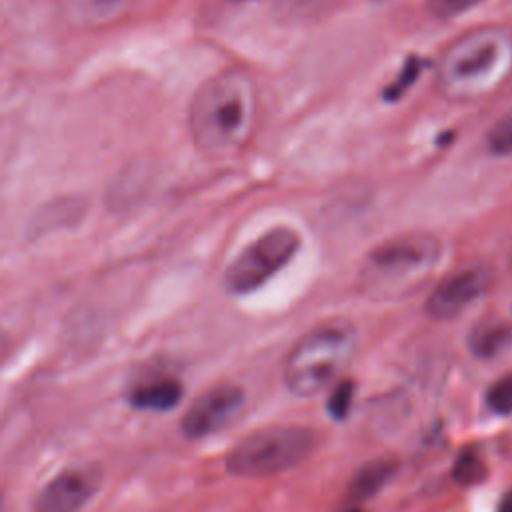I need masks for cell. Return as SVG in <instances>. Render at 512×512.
<instances>
[{
    "mask_svg": "<svg viewBox=\"0 0 512 512\" xmlns=\"http://www.w3.org/2000/svg\"><path fill=\"white\" fill-rule=\"evenodd\" d=\"M492 270L476 264L446 276L428 296L426 312L436 320H450L480 300L492 286Z\"/></svg>",
    "mask_w": 512,
    "mask_h": 512,
    "instance_id": "obj_7",
    "label": "cell"
},
{
    "mask_svg": "<svg viewBox=\"0 0 512 512\" xmlns=\"http://www.w3.org/2000/svg\"><path fill=\"white\" fill-rule=\"evenodd\" d=\"M498 512H512V490L506 492L498 504Z\"/></svg>",
    "mask_w": 512,
    "mask_h": 512,
    "instance_id": "obj_19",
    "label": "cell"
},
{
    "mask_svg": "<svg viewBox=\"0 0 512 512\" xmlns=\"http://www.w3.org/2000/svg\"><path fill=\"white\" fill-rule=\"evenodd\" d=\"M482 2L484 0H426V6L436 18L448 20V18H456L470 12Z\"/></svg>",
    "mask_w": 512,
    "mask_h": 512,
    "instance_id": "obj_17",
    "label": "cell"
},
{
    "mask_svg": "<svg viewBox=\"0 0 512 512\" xmlns=\"http://www.w3.org/2000/svg\"><path fill=\"white\" fill-rule=\"evenodd\" d=\"M300 236L292 228H272L248 244L228 266L224 284L232 294H248L280 272L298 252Z\"/></svg>",
    "mask_w": 512,
    "mask_h": 512,
    "instance_id": "obj_6",
    "label": "cell"
},
{
    "mask_svg": "<svg viewBox=\"0 0 512 512\" xmlns=\"http://www.w3.org/2000/svg\"><path fill=\"white\" fill-rule=\"evenodd\" d=\"M396 466L398 464L392 458H378V460L366 462L352 476V480L348 484V492H346L348 498L352 502L368 500L370 496H374L376 492H380L388 484V480L396 472Z\"/></svg>",
    "mask_w": 512,
    "mask_h": 512,
    "instance_id": "obj_11",
    "label": "cell"
},
{
    "mask_svg": "<svg viewBox=\"0 0 512 512\" xmlns=\"http://www.w3.org/2000/svg\"><path fill=\"white\" fill-rule=\"evenodd\" d=\"M356 334L346 324H324L302 336L284 364V382L298 396L318 394L350 360Z\"/></svg>",
    "mask_w": 512,
    "mask_h": 512,
    "instance_id": "obj_4",
    "label": "cell"
},
{
    "mask_svg": "<svg viewBox=\"0 0 512 512\" xmlns=\"http://www.w3.org/2000/svg\"><path fill=\"white\" fill-rule=\"evenodd\" d=\"M510 340V328L504 324H484L470 334V348L474 354L490 358L498 354Z\"/></svg>",
    "mask_w": 512,
    "mask_h": 512,
    "instance_id": "obj_12",
    "label": "cell"
},
{
    "mask_svg": "<svg viewBox=\"0 0 512 512\" xmlns=\"http://www.w3.org/2000/svg\"><path fill=\"white\" fill-rule=\"evenodd\" d=\"M316 436L304 426H270L240 440L226 458V468L242 478H266L306 460Z\"/></svg>",
    "mask_w": 512,
    "mask_h": 512,
    "instance_id": "obj_5",
    "label": "cell"
},
{
    "mask_svg": "<svg viewBox=\"0 0 512 512\" xmlns=\"http://www.w3.org/2000/svg\"><path fill=\"white\" fill-rule=\"evenodd\" d=\"M416 72H418V60H414V58H410L408 62H406V66H404V70H402V74L398 76V80L396 82H392L390 86H388V90H386V96H388V100H394V98H398L410 84H412V80H414V76H416Z\"/></svg>",
    "mask_w": 512,
    "mask_h": 512,
    "instance_id": "obj_18",
    "label": "cell"
},
{
    "mask_svg": "<svg viewBox=\"0 0 512 512\" xmlns=\"http://www.w3.org/2000/svg\"><path fill=\"white\" fill-rule=\"evenodd\" d=\"M486 144L496 156L512 154V110L498 118V122L488 130Z\"/></svg>",
    "mask_w": 512,
    "mask_h": 512,
    "instance_id": "obj_14",
    "label": "cell"
},
{
    "mask_svg": "<svg viewBox=\"0 0 512 512\" xmlns=\"http://www.w3.org/2000/svg\"><path fill=\"white\" fill-rule=\"evenodd\" d=\"M182 398V384L174 378H160L136 386L128 400L138 410L164 412L174 408Z\"/></svg>",
    "mask_w": 512,
    "mask_h": 512,
    "instance_id": "obj_10",
    "label": "cell"
},
{
    "mask_svg": "<svg viewBox=\"0 0 512 512\" xmlns=\"http://www.w3.org/2000/svg\"><path fill=\"white\" fill-rule=\"evenodd\" d=\"M512 72V36L482 26L456 38L442 54L438 90L450 100H476L496 90Z\"/></svg>",
    "mask_w": 512,
    "mask_h": 512,
    "instance_id": "obj_2",
    "label": "cell"
},
{
    "mask_svg": "<svg viewBox=\"0 0 512 512\" xmlns=\"http://www.w3.org/2000/svg\"><path fill=\"white\" fill-rule=\"evenodd\" d=\"M352 512H358V510H352Z\"/></svg>",
    "mask_w": 512,
    "mask_h": 512,
    "instance_id": "obj_22",
    "label": "cell"
},
{
    "mask_svg": "<svg viewBox=\"0 0 512 512\" xmlns=\"http://www.w3.org/2000/svg\"><path fill=\"white\" fill-rule=\"evenodd\" d=\"M452 476L458 484L462 486H472V484H480L486 478V466L480 460V456L472 450H464L452 468Z\"/></svg>",
    "mask_w": 512,
    "mask_h": 512,
    "instance_id": "obj_13",
    "label": "cell"
},
{
    "mask_svg": "<svg viewBox=\"0 0 512 512\" xmlns=\"http://www.w3.org/2000/svg\"><path fill=\"white\" fill-rule=\"evenodd\" d=\"M2 508H4V500H2V494H0V512H2Z\"/></svg>",
    "mask_w": 512,
    "mask_h": 512,
    "instance_id": "obj_20",
    "label": "cell"
},
{
    "mask_svg": "<svg viewBox=\"0 0 512 512\" xmlns=\"http://www.w3.org/2000/svg\"><path fill=\"white\" fill-rule=\"evenodd\" d=\"M100 486L94 466H76L54 476L34 498V512H80Z\"/></svg>",
    "mask_w": 512,
    "mask_h": 512,
    "instance_id": "obj_9",
    "label": "cell"
},
{
    "mask_svg": "<svg viewBox=\"0 0 512 512\" xmlns=\"http://www.w3.org/2000/svg\"><path fill=\"white\" fill-rule=\"evenodd\" d=\"M440 256L442 242L434 234H400L370 250L360 278L374 294L410 292L430 276Z\"/></svg>",
    "mask_w": 512,
    "mask_h": 512,
    "instance_id": "obj_3",
    "label": "cell"
},
{
    "mask_svg": "<svg viewBox=\"0 0 512 512\" xmlns=\"http://www.w3.org/2000/svg\"><path fill=\"white\" fill-rule=\"evenodd\" d=\"M244 404V390L234 384H220L200 394L182 418V432L188 438L210 436L228 426Z\"/></svg>",
    "mask_w": 512,
    "mask_h": 512,
    "instance_id": "obj_8",
    "label": "cell"
},
{
    "mask_svg": "<svg viewBox=\"0 0 512 512\" xmlns=\"http://www.w3.org/2000/svg\"><path fill=\"white\" fill-rule=\"evenodd\" d=\"M486 402L496 414H512V374L502 376L490 386Z\"/></svg>",
    "mask_w": 512,
    "mask_h": 512,
    "instance_id": "obj_15",
    "label": "cell"
},
{
    "mask_svg": "<svg viewBox=\"0 0 512 512\" xmlns=\"http://www.w3.org/2000/svg\"><path fill=\"white\" fill-rule=\"evenodd\" d=\"M256 122V90L248 74L226 70L206 80L190 104V132L212 156L238 152Z\"/></svg>",
    "mask_w": 512,
    "mask_h": 512,
    "instance_id": "obj_1",
    "label": "cell"
},
{
    "mask_svg": "<svg viewBox=\"0 0 512 512\" xmlns=\"http://www.w3.org/2000/svg\"><path fill=\"white\" fill-rule=\"evenodd\" d=\"M352 398H354V386L350 380H342L338 382V386L330 392L328 402H326V410L332 414V418L342 420L348 416L350 406H352Z\"/></svg>",
    "mask_w": 512,
    "mask_h": 512,
    "instance_id": "obj_16",
    "label": "cell"
},
{
    "mask_svg": "<svg viewBox=\"0 0 512 512\" xmlns=\"http://www.w3.org/2000/svg\"><path fill=\"white\" fill-rule=\"evenodd\" d=\"M238 2H246V0H238Z\"/></svg>",
    "mask_w": 512,
    "mask_h": 512,
    "instance_id": "obj_21",
    "label": "cell"
}]
</instances>
